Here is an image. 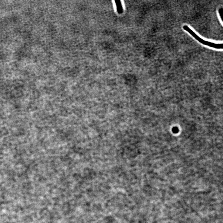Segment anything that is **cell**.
<instances>
[{"mask_svg":"<svg viewBox=\"0 0 223 223\" xmlns=\"http://www.w3.org/2000/svg\"><path fill=\"white\" fill-rule=\"evenodd\" d=\"M183 29L188 32L195 39L201 43L210 47L216 49H222V44H215L209 42L205 41L198 36L194 31L190 29L188 26L184 25L183 27Z\"/></svg>","mask_w":223,"mask_h":223,"instance_id":"obj_1","label":"cell"},{"mask_svg":"<svg viewBox=\"0 0 223 223\" xmlns=\"http://www.w3.org/2000/svg\"><path fill=\"white\" fill-rule=\"evenodd\" d=\"M219 14L220 15V18H221V20H222V15H223V9L222 8H220L219 9Z\"/></svg>","mask_w":223,"mask_h":223,"instance_id":"obj_2","label":"cell"}]
</instances>
